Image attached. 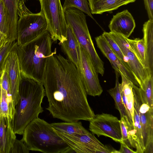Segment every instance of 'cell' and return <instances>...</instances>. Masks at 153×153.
Segmentation results:
<instances>
[{
    "instance_id": "30bf717a",
    "label": "cell",
    "mask_w": 153,
    "mask_h": 153,
    "mask_svg": "<svg viewBox=\"0 0 153 153\" xmlns=\"http://www.w3.org/2000/svg\"><path fill=\"white\" fill-rule=\"evenodd\" d=\"M89 122V129L93 134L109 137L117 142L122 141L120 120L117 117L102 113L95 115Z\"/></svg>"
},
{
    "instance_id": "2e32d148",
    "label": "cell",
    "mask_w": 153,
    "mask_h": 153,
    "mask_svg": "<svg viewBox=\"0 0 153 153\" xmlns=\"http://www.w3.org/2000/svg\"><path fill=\"white\" fill-rule=\"evenodd\" d=\"M135 27L134 20L127 10L113 15L108 25L110 32L121 34L128 38Z\"/></svg>"
},
{
    "instance_id": "6da1fadb",
    "label": "cell",
    "mask_w": 153,
    "mask_h": 153,
    "mask_svg": "<svg viewBox=\"0 0 153 153\" xmlns=\"http://www.w3.org/2000/svg\"><path fill=\"white\" fill-rule=\"evenodd\" d=\"M43 85L52 117L65 122L90 121L95 115L75 65L56 52L49 56Z\"/></svg>"
},
{
    "instance_id": "f1b7e54d",
    "label": "cell",
    "mask_w": 153,
    "mask_h": 153,
    "mask_svg": "<svg viewBox=\"0 0 153 153\" xmlns=\"http://www.w3.org/2000/svg\"><path fill=\"white\" fill-rule=\"evenodd\" d=\"M102 35L113 52L120 59L123 64L125 66L130 69L121 50L115 41L110 36L109 33L104 32Z\"/></svg>"
},
{
    "instance_id": "ac0fdd59",
    "label": "cell",
    "mask_w": 153,
    "mask_h": 153,
    "mask_svg": "<svg viewBox=\"0 0 153 153\" xmlns=\"http://www.w3.org/2000/svg\"><path fill=\"white\" fill-rule=\"evenodd\" d=\"M136 0H88L92 14L111 13L120 7L134 2Z\"/></svg>"
},
{
    "instance_id": "d6986e66",
    "label": "cell",
    "mask_w": 153,
    "mask_h": 153,
    "mask_svg": "<svg viewBox=\"0 0 153 153\" xmlns=\"http://www.w3.org/2000/svg\"><path fill=\"white\" fill-rule=\"evenodd\" d=\"M67 40L60 45L68 59L73 62L78 70L79 65L78 42L70 26L67 25Z\"/></svg>"
},
{
    "instance_id": "7c38bea8",
    "label": "cell",
    "mask_w": 153,
    "mask_h": 153,
    "mask_svg": "<svg viewBox=\"0 0 153 153\" xmlns=\"http://www.w3.org/2000/svg\"><path fill=\"white\" fill-rule=\"evenodd\" d=\"M139 111L145 148L144 153H153V108L147 104L140 89Z\"/></svg>"
},
{
    "instance_id": "d4e9b609",
    "label": "cell",
    "mask_w": 153,
    "mask_h": 153,
    "mask_svg": "<svg viewBox=\"0 0 153 153\" xmlns=\"http://www.w3.org/2000/svg\"><path fill=\"white\" fill-rule=\"evenodd\" d=\"M125 38L138 59L147 70L146 49L143 39H130Z\"/></svg>"
},
{
    "instance_id": "ffe728a7",
    "label": "cell",
    "mask_w": 153,
    "mask_h": 153,
    "mask_svg": "<svg viewBox=\"0 0 153 153\" xmlns=\"http://www.w3.org/2000/svg\"><path fill=\"white\" fill-rule=\"evenodd\" d=\"M142 30L146 49L147 69L149 75H153V20L149 19L145 22Z\"/></svg>"
},
{
    "instance_id": "836d02e7",
    "label": "cell",
    "mask_w": 153,
    "mask_h": 153,
    "mask_svg": "<svg viewBox=\"0 0 153 153\" xmlns=\"http://www.w3.org/2000/svg\"><path fill=\"white\" fill-rule=\"evenodd\" d=\"M149 19L153 20V0H143Z\"/></svg>"
},
{
    "instance_id": "277c9868",
    "label": "cell",
    "mask_w": 153,
    "mask_h": 153,
    "mask_svg": "<svg viewBox=\"0 0 153 153\" xmlns=\"http://www.w3.org/2000/svg\"><path fill=\"white\" fill-rule=\"evenodd\" d=\"M22 139L29 150L45 153H67L73 151L51 124L39 117L25 128Z\"/></svg>"
},
{
    "instance_id": "8fae6325",
    "label": "cell",
    "mask_w": 153,
    "mask_h": 153,
    "mask_svg": "<svg viewBox=\"0 0 153 153\" xmlns=\"http://www.w3.org/2000/svg\"><path fill=\"white\" fill-rule=\"evenodd\" d=\"M109 33L121 50L130 69L134 75L140 85L150 75L146 69L138 59L125 37L122 35L110 32Z\"/></svg>"
},
{
    "instance_id": "f546056e",
    "label": "cell",
    "mask_w": 153,
    "mask_h": 153,
    "mask_svg": "<svg viewBox=\"0 0 153 153\" xmlns=\"http://www.w3.org/2000/svg\"><path fill=\"white\" fill-rule=\"evenodd\" d=\"M0 31L7 37L9 34L8 15L2 0H0Z\"/></svg>"
},
{
    "instance_id": "74e56055",
    "label": "cell",
    "mask_w": 153,
    "mask_h": 153,
    "mask_svg": "<svg viewBox=\"0 0 153 153\" xmlns=\"http://www.w3.org/2000/svg\"><path fill=\"white\" fill-rule=\"evenodd\" d=\"M2 72L1 73H0V79H1V74H2Z\"/></svg>"
},
{
    "instance_id": "5bb4252c",
    "label": "cell",
    "mask_w": 153,
    "mask_h": 153,
    "mask_svg": "<svg viewBox=\"0 0 153 153\" xmlns=\"http://www.w3.org/2000/svg\"><path fill=\"white\" fill-rule=\"evenodd\" d=\"M95 39L97 47L109 60L114 71L120 75H123L134 85L139 87L140 84L131 70L123 64L113 52L102 35L96 37Z\"/></svg>"
},
{
    "instance_id": "4dcf8cb0",
    "label": "cell",
    "mask_w": 153,
    "mask_h": 153,
    "mask_svg": "<svg viewBox=\"0 0 153 153\" xmlns=\"http://www.w3.org/2000/svg\"><path fill=\"white\" fill-rule=\"evenodd\" d=\"M17 45L15 41L9 42L0 51V73L4 69L9 53Z\"/></svg>"
},
{
    "instance_id": "4316f807",
    "label": "cell",
    "mask_w": 153,
    "mask_h": 153,
    "mask_svg": "<svg viewBox=\"0 0 153 153\" xmlns=\"http://www.w3.org/2000/svg\"><path fill=\"white\" fill-rule=\"evenodd\" d=\"M139 88L147 104L153 108V75H149Z\"/></svg>"
},
{
    "instance_id": "8992f818",
    "label": "cell",
    "mask_w": 153,
    "mask_h": 153,
    "mask_svg": "<svg viewBox=\"0 0 153 153\" xmlns=\"http://www.w3.org/2000/svg\"><path fill=\"white\" fill-rule=\"evenodd\" d=\"M20 0L17 8L19 19L17 25V45L22 46L47 31V24L41 12L34 13Z\"/></svg>"
},
{
    "instance_id": "e0dca14e",
    "label": "cell",
    "mask_w": 153,
    "mask_h": 153,
    "mask_svg": "<svg viewBox=\"0 0 153 153\" xmlns=\"http://www.w3.org/2000/svg\"><path fill=\"white\" fill-rule=\"evenodd\" d=\"M16 139L12 121L0 115V153H9Z\"/></svg>"
},
{
    "instance_id": "4fadbf2b",
    "label": "cell",
    "mask_w": 153,
    "mask_h": 153,
    "mask_svg": "<svg viewBox=\"0 0 153 153\" xmlns=\"http://www.w3.org/2000/svg\"><path fill=\"white\" fill-rule=\"evenodd\" d=\"M17 45L9 53L5 64L10 82L14 113L19 99L18 88L21 77L19 61L17 51Z\"/></svg>"
},
{
    "instance_id": "603a6c76",
    "label": "cell",
    "mask_w": 153,
    "mask_h": 153,
    "mask_svg": "<svg viewBox=\"0 0 153 153\" xmlns=\"http://www.w3.org/2000/svg\"><path fill=\"white\" fill-rule=\"evenodd\" d=\"M51 124L56 131L67 134H84L89 132L83 127L81 122L78 121Z\"/></svg>"
},
{
    "instance_id": "52a82bcc",
    "label": "cell",
    "mask_w": 153,
    "mask_h": 153,
    "mask_svg": "<svg viewBox=\"0 0 153 153\" xmlns=\"http://www.w3.org/2000/svg\"><path fill=\"white\" fill-rule=\"evenodd\" d=\"M38 0L41 6L40 12L47 22V30L52 40L59 41L60 45L67 39V27L60 0Z\"/></svg>"
},
{
    "instance_id": "7402d4cb",
    "label": "cell",
    "mask_w": 153,
    "mask_h": 153,
    "mask_svg": "<svg viewBox=\"0 0 153 153\" xmlns=\"http://www.w3.org/2000/svg\"><path fill=\"white\" fill-rule=\"evenodd\" d=\"M8 15L9 42L15 41L17 38V25L19 17L17 8L20 0H2Z\"/></svg>"
},
{
    "instance_id": "7a4b0ae2",
    "label": "cell",
    "mask_w": 153,
    "mask_h": 153,
    "mask_svg": "<svg viewBox=\"0 0 153 153\" xmlns=\"http://www.w3.org/2000/svg\"><path fill=\"white\" fill-rule=\"evenodd\" d=\"M18 95L12 123L15 133L21 135L29 123L43 112L42 104L45 94L42 84L21 74Z\"/></svg>"
},
{
    "instance_id": "1f68e13d",
    "label": "cell",
    "mask_w": 153,
    "mask_h": 153,
    "mask_svg": "<svg viewBox=\"0 0 153 153\" xmlns=\"http://www.w3.org/2000/svg\"><path fill=\"white\" fill-rule=\"evenodd\" d=\"M0 110V115L10 119L7 96L6 91L1 87Z\"/></svg>"
},
{
    "instance_id": "d6a6232c",
    "label": "cell",
    "mask_w": 153,
    "mask_h": 153,
    "mask_svg": "<svg viewBox=\"0 0 153 153\" xmlns=\"http://www.w3.org/2000/svg\"><path fill=\"white\" fill-rule=\"evenodd\" d=\"M29 151L22 139L19 140L16 138L9 153H28Z\"/></svg>"
},
{
    "instance_id": "3957f363",
    "label": "cell",
    "mask_w": 153,
    "mask_h": 153,
    "mask_svg": "<svg viewBox=\"0 0 153 153\" xmlns=\"http://www.w3.org/2000/svg\"><path fill=\"white\" fill-rule=\"evenodd\" d=\"M52 42L48 31L22 46L17 51L22 74L43 84L48 58L56 52L52 51Z\"/></svg>"
},
{
    "instance_id": "ba28073f",
    "label": "cell",
    "mask_w": 153,
    "mask_h": 153,
    "mask_svg": "<svg viewBox=\"0 0 153 153\" xmlns=\"http://www.w3.org/2000/svg\"><path fill=\"white\" fill-rule=\"evenodd\" d=\"M71 148L77 153H117V150L104 145L89 132L84 134H67L56 131Z\"/></svg>"
},
{
    "instance_id": "484cf974",
    "label": "cell",
    "mask_w": 153,
    "mask_h": 153,
    "mask_svg": "<svg viewBox=\"0 0 153 153\" xmlns=\"http://www.w3.org/2000/svg\"><path fill=\"white\" fill-rule=\"evenodd\" d=\"M122 140L129 147L135 148L132 139L133 125L127 119L120 118V120Z\"/></svg>"
},
{
    "instance_id": "9c48e42d",
    "label": "cell",
    "mask_w": 153,
    "mask_h": 153,
    "mask_svg": "<svg viewBox=\"0 0 153 153\" xmlns=\"http://www.w3.org/2000/svg\"><path fill=\"white\" fill-rule=\"evenodd\" d=\"M78 48L79 60L78 70L87 94L93 97L99 96L102 92L103 89L100 82L98 73L88 55L78 42Z\"/></svg>"
},
{
    "instance_id": "83f0119b",
    "label": "cell",
    "mask_w": 153,
    "mask_h": 153,
    "mask_svg": "<svg viewBox=\"0 0 153 153\" xmlns=\"http://www.w3.org/2000/svg\"><path fill=\"white\" fill-rule=\"evenodd\" d=\"M70 7L76 8L87 14L93 19L88 0H65L62 6L64 10Z\"/></svg>"
},
{
    "instance_id": "8d00e7d4",
    "label": "cell",
    "mask_w": 153,
    "mask_h": 153,
    "mask_svg": "<svg viewBox=\"0 0 153 153\" xmlns=\"http://www.w3.org/2000/svg\"><path fill=\"white\" fill-rule=\"evenodd\" d=\"M1 86L0 84V105L1 101Z\"/></svg>"
},
{
    "instance_id": "e575fe53",
    "label": "cell",
    "mask_w": 153,
    "mask_h": 153,
    "mask_svg": "<svg viewBox=\"0 0 153 153\" xmlns=\"http://www.w3.org/2000/svg\"><path fill=\"white\" fill-rule=\"evenodd\" d=\"M120 147L118 151V153H136L131 149L123 141L120 142Z\"/></svg>"
},
{
    "instance_id": "44dd1931",
    "label": "cell",
    "mask_w": 153,
    "mask_h": 153,
    "mask_svg": "<svg viewBox=\"0 0 153 153\" xmlns=\"http://www.w3.org/2000/svg\"><path fill=\"white\" fill-rule=\"evenodd\" d=\"M120 75L122 82L120 83L119 88L122 101L127 114L133 123L134 109L132 88L134 84L123 75Z\"/></svg>"
},
{
    "instance_id": "5b68a950",
    "label": "cell",
    "mask_w": 153,
    "mask_h": 153,
    "mask_svg": "<svg viewBox=\"0 0 153 153\" xmlns=\"http://www.w3.org/2000/svg\"><path fill=\"white\" fill-rule=\"evenodd\" d=\"M67 25L71 29L80 45L89 57L96 71L103 76L104 62L100 58L94 46L87 25L86 16L83 12L74 7L64 10Z\"/></svg>"
},
{
    "instance_id": "d590c367",
    "label": "cell",
    "mask_w": 153,
    "mask_h": 153,
    "mask_svg": "<svg viewBox=\"0 0 153 153\" xmlns=\"http://www.w3.org/2000/svg\"><path fill=\"white\" fill-rule=\"evenodd\" d=\"M9 42L7 36L0 31V51Z\"/></svg>"
},
{
    "instance_id": "9a60e30c",
    "label": "cell",
    "mask_w": 153,
    "mask_h": 153,
    "mask_svg": "<svg viewBox=\"0 0 153 153\" xmlns=\"http://www.w3.org/2000/svg\"><path fill=\"white\" fill-rule=\"evenodd\" d=\"M132 90L134 109L132 139L136 149V153H144L145 148L139 111L140 88L133 84Z\"/></svg>"
},
{
    "instance_id": "cb8c5ba5",
    "label": "cell",
    "mask_w": 153,
    "mask_h": 153,
    "mask_svg": "<svg viewBox=\"0 0 153 153\" xmlns=\"http://www.w3.org/2000/svg\"><path fill=\"white\" fill-rule=\"evenodd\" d=\"M115 72L116 76L115 86L114 88L108 90L107 91L114 100L115 108L119 111L120 118L124 117L126 119H128L133 124L132 120L130 118L127 114L122 101L119 88L120 83L119 78L120 74L116 71H115Z\"/></svg>"
}]
</instances>
